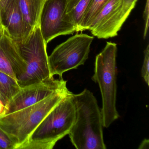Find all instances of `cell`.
Instances as JSON below:
<instances>
[{"instance_id":"cell-6","label":"cell","mask_w":149,"mask_h":149,"mask_svg":"<svg viewBox=\"0 0 149 149\" xmlns=\"http://www.w3.org/2000/svg\"><path fill=\"white\" fill-rule=\"evenodd\" d=\"M94 39L93 36L81 33L57 46L48 56L51 75L62 77L65 72L84 65L88 58Z\"/></svg>"},{"instance_id":"cell-22","label":"cell","mask_w":149,"mask_h":149,"mask_svg":"<svg viewBox=\"0 0 149 149\" xmlns=\"http://www.w3.org/2000/svg\"><path fill=\"white\" fill-rule=\"evenodd\" d=\"M4 33V30L1 26H0V38L2 37Z\"/></svg>"},{"instance_id":"cell-8","label":"cell","mask_w":149,"mask_h":149,"mask_svg":"<svg viewBox=\"0 0 149 149\" xmlns=\"http://www.w3.org/2000/svg\"><path fill=\"white\" fill-rule=\"evenodd\" d=\"M67 88V81L63 77L55 79L54 77L38 83L21 87L20 90L6 105L3 116L33 105L54 92Z\"/></svg>"},{"instance_id":"cell-2","label":"cell","mask_w":149,"mask_h":149,"mask_svg":"<svg viewBox=\"0 0 149 149\" xmlns=\"http://www.w3.org/2000/svg\"><path fill=\"white\" fill-rule=\"evenodd\" d=\"M70 91L68 88L54 92L33 105L0 118V129L13 141L15 149H19L48 113Z\"/></svg>"},{"instance_id":"cell-14","label":"cell","mask_w":149,"mask_h":149,"mask_svg":"<svg viewBox=\"0 0 149 149\" xmlns=\"http://www.w3.org/2000/svg\"><path fill=\"white\" fill-rule=\"evenodd\" d=\"M109 1L91 0L77 32L88 30L97 14Z\"/></svg>"},{"instance_id":"cell-12","label":"cell","mask_w":149,"mask_h":149,"mask_svg":"<svg viewBox=\"0 0 149 149\" xmlns=\"http://www.w3.org/2000/svg\"><path fill=\"white\" fill-rule=\"evenodd\" d=\"M91 1V0H67L66 15L75 27L76 32H77Z\"/></svg>"},{"instance_id":"cell-17","label":"cell","mask_w":149,"mask_h":149,"mask_svg":"<svg viewBox=\"0 0 149 149\" xmlns=\"http://www.w3.org/2000/svg\"><path fill=\"white\" fill-rule=\"evenodd\" d=\"M144 61L142 68V77L146 84L149 85V45H147L144 51Z\"/></svg>"},{"instance_id":"cell-11","label":"cell","mask_w":149,"mask_h":149,"mask_svg":"<svg viewBox=\"0 0 149 149\" xmlns=\"http://www.w3.org/2000/svg\"><path fill=\"white\" fill-rule=\"evenodd\" d=\"M24 19L33 29L39 26V19L46 0H16Z\"/></svg>"},{"instance_id":"cell-23","label":"cell","mask_w":149,"mask_h":149,"mask_svg":"<svg viewBox=\"0 0 149 149\" xmlns=\"http://www.w3.org/2000/svg\"><path fill=\"white\" fill-rule=\"evenodd\" d=\"M0 102H1L3 104H4V102L3 101V99H2V97H1V95H0Z\"/></svg>"},{"instance_id":"cell-3","label":"cell","mask_w":149,"mask_h":149,"mask_svg":"<svg viewBox=\"0 0 149 149\" xmlns=\"http://www.w3.org/2000/svg\"><path fill=\"white\" fill-rule=\"evenodd\" d=\"M71 93L48 113L19 149H52L69 133L76 118Z\"/></svg>"},{"instance_id":"cell-20","label":"cell","mask_w":149,"mask_h":149,"mask_svg":"<svg viewBox=\"0 0 149 149\" xmlns=\"http://www.w3.org/2000/svg\"><path fill=\"white\" fill-rule=\"evenodd\" d=\"M149 141L148 139H144L142 143L140 144L139 145V147H138V149H149Z\"/></svg>"},{"instance_id":"cell-13","label":"cell","mask_w":149,"mask_h":149,"mask_svg":"<svg viewBox=\"0 0 149 149\" xmlns=\"http://www.w3.org/2000/svg\"><path fill=\"white\" fill-rule=\"evenodd\" d=\"M21 89L17 80L9 75L0 71V95L5 106Z\"/></svg>"},{"instance_id":"cell-1","label":"cell","mask_w":149,"mask_h":149,"mask_svg":"<svg viewBox=\"0 0 149 149\" xmlns=\"http://www.w3.org/2000/svg\"><path fill=\"white\" fill-rule=\"evenodd\" d=\"M71 96L76 112L68 134L71 143L77 149H106L102 112L95 96L87 89Z\"/></svg>"},{"instance_id":"cell-4","label":"cell","mask_w":149,"mask_h":149,"mask_svg":"<svg viewBox=\"0 0 149 149\" xmlns=\"http://www.w3.org/2000/svg\"><path fill=\"white\" fill-rule=\"evenodd\" d=\"M117 44L108 42L95 61L92 80L99 85L102 101L101 109L103 127L108 128L119 117L116 108Z\"/></svg>"},{"instance_id":"cell-9","label":"cell","mask_w":149,"mask_h":149,"mask_svg":"<svg viewBox=\"0 0 149 149\" xmlns=\"http://www.w3.org/2000/svg\"><path fill=\"white\" fill-rule=\"evenodd\" d=\"M0 24L15 41L25 40L33 30L24 19L16 0H0Z\"/></svg>"},{"instance_id":"cell-15","label":"cell","mask_w":149,"mask_h":149,"mask_svg":"<svg viewBox=\"0 0 149 149\" xmlns=\"http://www.w3.org/2000/svg\"><path fill=\"white\" fill-rule=\"evenodd\" d=\"M121 3V0H110L97 14L88 30L92 32L102 25L120 6Z\"/></svg>"},{"instance_id":"cell-10","label":"cell","mask_w":149,"mask_h":149,"mask_svg":"<svg viewBox=\"0 0 149 149\" xmlns=\"http://www.w3.org/2000/svg\"><path fill=\"white\" fill-rule=\"evenodd\" d=\"M25 62L15 42L4 32L0 38V71L16 79L15 73L21 71Z\"/></svg>"},{"instance_id":"cell-7","label":"cell","mask_w":149,"mask_h":149,"mask_svg":"<svg viewBox=\"0 0 149 149\" xmlns=\"http://www.w3.org/2000/svg\"><path fill=\"white\" fill-rule=\"evenodd\" d=\"M67 0H46L39 19V26L47 44L57 36L73 34L74 25L67 18Z\"/></svg>"},{"instance_id":"cell-16","label":"cell","mask_w":149,"mask_h":149,"mask_svg":"<svg viewBox=\"0 0 149 149\" xmlns=\"http://www.w3.org/2000/svg\"><path fill=\"white\" fill-rule=\"evenodd\" d=\"M137 0H121L119 11L116 12L115 15L118 22L123 25L136 6Z\"/></svg>"},{"instance_id":"cell-19","label":"cell","mask_w":149,"mask_h":149,"mask_svg":"<svg viewBox=\"0 0 149 149\" xmlns=\"http://www.w3.org/2000/svg\"><path fill=\"white\" fill-rule=\"evenodd\" d=\"M149 0H146L145 7L144 10L143 18L145 22L144 29L143 38L145 39L148 33L149 27Z\"/></svg>"},{"instance_id":"cell-24","label":"cell","mask_w":149,"mask_h":149,"mask_svg":"<svg viewBox=\"0 0 149 149\" xmlns=\"http://www.w3.org/2000/svg\"><path fill=\"white\" fill-rule=\"evenodd\" d=\"M0 26H1V24H0Z\"/></svg>"},{"instance_id":"cell-18","label":"cell","mask_w":149,"mask_h":149,"mask_svg":"<svg viewBox=\"0 0 149 149\" xmlns=\"http://www.w3.org/2000/svg\"><path fill=\"white\" fill-rule=\"evenodd\" d=\"M0 149H15V146L8 135L0 129Z\"/></svg>"},{"instance_id":"cell-21","label":"cell","mask_w":149,"mask_h":149,"mask_svg":"<svg viewBox=\"0 0 149 149\" xmlns=\"http://www.w3.org/2000/svg\"><path fill=\"white\" fill-rule=\"evenodd\" d=\"M5 109L6 106L1 102H0V118L3 116Z\"/></svg>"},{"instance_id":"cell-5","label":"cell","mask_w":149,"mask_h":149,"mask_svg":"<svg viewBox=\"0 0 149 149\" xmlns=\"http://www.w3.org/2000/svg\"><path fill=\"white\" fill-rule=\"evenodd\" d=\"M15 42L26 64L25 74L17 80L21 87L38 83L53 77L49 70L47 44L39 26L34 29L25 40Z\"/></svg>"}]
</instances>
